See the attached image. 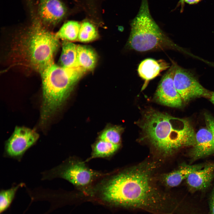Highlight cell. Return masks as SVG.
<instances>
[{"instance_id":"484cf974","label":"cell","mask_w":214,"mask_h":214,"mask_svg":"<svg viewBox=\"0 0 214 214\" xmlns=\"http://www.w3.org/2000/svg\"><path fill=\"white\" fill-rule=\"evenodd\" d=\"M185 0H180L178 2L177 6H179V5H180L182 7H182L183 6V5L184 4V3L185 2Z\"/></svg>"},{"instance_id":"603a6c76","label":"cell","mask_w":214,"mask_h":214,"mask_svg":"<svg viewBox=\"0 0 214 214\" xmlns=\"http://www.w3.org/2000/svg\"><path fill=\"white\" fill-rule=\"evenodd\" d=\"M210 209L211 214H214V187L213 191L210 199Z\"/></svg>"},{"instance_id":"7c38bea8","label":"cell","mask_w":214,"mask_h":214,"mask_svg":"<svg viewBox=\"0 0 214 214\" xmlns=\"http://www.w3.org/2000/svg\"><path fill=\"white\" fill-rule=\"evenodd\" d=\"M214 177V163L190 174L186 179V182L188 186L193 190H203L210 185Z\"/></svg>"},{"instance_id":"7a4b0ae2","label":"cell","mask_w":214,"mask_h":214,"mask_svg":"<svg viewBox=\"0 0 214 214\" xmlns=\"http://www.w3.org/2000/svg\"><path fill=\"white\" fill-rule=\"evenodd\" d=\"M140 126L145 137L164 154L195 143L196 133L186 119L151 110L145 114Z\"/></svg>"},{"instance_id":"6da1fadb","label":"cell","mask_w":214,"mask_h":214,"mask_svg":"<svg viewBox=\"0 0 214 214\" xmlns=\"http://www.w3.org/2000/svg\"><path fill=\"white\" fill-rule=\"evenodd\" d=\"M149 169L136 167L111 177L101 188L103 198L127 207L157 213L165 211L169 199L151 185Z\"/></svg>"},{"instance_id":"52a82bcc","label":"cell","mask_w":214,"mask_h":214,"mask_svg":"<svg viewBox=\"0 0 214 214\" xmlns=\"http://www.w3.org/2000/svg\"><path fill=\"white\" fill-rule=\"evenodd\" d=\"M174 82L183 102L185 103L196 97H209L210 95V92L200 84L193 70L183 68L177 63Z\"/></svg>"},{"instance_id":"cb8c5ba5","label":"cell","mask_w":214,"mask_h":214,"mask_svg":"<svg viewBox=\"0 0 214 214\" xmlns=\"http://www.w3.org/2000/svg\"><path fill=\"white\" fill-rule=\"evenodd\" d=\"M202 0H185V2L189 4L196 3Z\"/></svg>"},{"instance_id":"277c9868","label":"cell","mask_w":214,"mask_h":214,"mask_svg":"<svg viewBox=\"0 0 214 214\" xmlns=\"http://www.w3.org/2000/svg\"><path fill=\"white\" fill-rule=\"evenodd\" d=\"M127 45L138 52L171 50L194 56L175 43L160 29L151 16L148 0H141L138 13L131 23Z\"/></svg>"},{"instance_id":"5bb4252c","label":"cell","mask_w":214,"mask_h":214,"mask_svg":"<svg viewBox=\"0 0 214 214\" xmlns=\"http://www.w3.org/2000/svg\"><path fill=\"white\" fill-rule=\"evenodd\" d=\"M77 53L79 66L86 72L92 70L97 60L95 51L89 46L79 45H77Z\"/></svg>"},{"instance_id":"44dd1931","label":"cell","mask_w":214,"mask_h":214,"mask_svg":"<svg viewBox=\"0 0 214 214\" xmlns=\"http://www.w3.org/2000/svg\"><path fill=\"white\" fill-rule=\"evenodd\" d=\"M122 128L120 126L110 127L104 130L100 135L99 140L120 145Z\"/></svg>"},{"instance_id":"d4e9b609","label":"cell","mask_w":214,"mask_h":214,"mask_svg":"<svg viewBox=\"0 0 214 214\" xmlns=\"http://www.w3.org/2000/svg\"><path fill=\"white\" fill-rule=\"evenodd\" d=\"M209 98L210 101L214 105V92H210Z\"/></svg>"},{"instance_id":"9c48e42d","label":"cell","mask_w":214,"mask_h":214,"mask_svg":"<svg viewBox=\"0 0 214 214\" xmlns=\"http://www.w3.org/2000/svg\"><path fill=\"white\" fill-rule=\"evenodd\" d=\"M172 64L162 78L155 94L157 101L164 106L173 108L181 107L183 102L174 84V77L176 62Z\"/></svg>"},{"instance_id":"d6986e66","label":"cell","mask_w":214,"mask_h":214,"mask_svg":"<svg viewBox=\"0 0 214 214\" xmlns=\"http://www.w3.org/2000/svg\"><path fill=\"white\" fill-rule=\"evenodd\" d=\"M98 36L97 29L93 24L88 21H84L81 24L78 38L79 41L90 42L97 39Z\"/></svg>"},{"instance_id":"30bf717a","label":"cell","mask_w":214,"mask_h":214,"mask_svg":"<svg viewBox=\"0 0 214 214\" xmlns=\"http://www.w3.org/2000/svg\"><path fill=\"white\" fill-rule=\"evenodd\" d=\"M66 7L61 0H39L38 14L42 21L54 25L61 21L66 14Z\"/></svg>"},{"instance_id":"ffe728a7","label":"cell","mask_w":214,"mask_h":214,"mask_svg":"<svg viewBox=\"0 0 214 214\" xmlns=\"http://www.w3.org/2000/svg\"><path fill=\"white\" fill-rule=\"evenodd\" d=\"M23 185V183H20L10 189L1 191L0 193L1 213L4 212L9 207L15 197L17 191L19 188Z\"/></svg>"},{"instance_id":"8992f818","label":"cell","mask_w":214,"mask_h":214,"mask_svg":"<svg viewBox=\"0 0 214 214\" xmlns=\"http://www.w3.org/2000/svg\"><path fill=\"white\" fill-rule=\"evenodd\" d=\"M99 174L88 168L82 162L68 160L43 173V180L64 179L78 187L90 184Z\"/></svg>"},{"instance_id":"4fadbf2b","label":"cell","mask_w":214,"mask_h":214,"mask_svg":"<svg viewBox=\"0 0 214 214\" xmlns=\"http://www.w3.org/2000/svg\"><path fill=\"white\" fill-rule=\"evenodd\" d=\"M170 67L169 64L163 60H156L148 58L140 63L138 68V72L141 78L146 81H149Z\"/></svg>"},{"instance_id":"ac0fdd59","label":"cell","mask_w":214,"mask_h":214,"mask_svg":"<svg viewBox=\"0 0 214 214\" xmlns=\"http://www.w3.org/2000/svg\"><path fill=\"white\" fill-rule=\"evenodd\" d=\"M120 145L99 140L93 146L91 157L93 158L109 156L118 149Z\"/></svg>"},{"instance_id":"ba28073f","label":"cell","mask_w":214,"mask_h":214,"mask_svg":"<svg viewBox=\"0 0 214 214\" xmlns=\"http://www.w3.org/2000/svg\"><path fill=\"white\" fill-rule=\"evenodd\" d=\"M39 138V134L33 130L16 127L5 143L4 155L20 160L26 152L36 143Z\"/></svg>"},{"instance_id":"e0dca14e","label":"cell","mask_w":214,"mask_h":214,"mask_svg":"<svg viewBox=\"0 0 214 214\" xmlns=\"http://www.w3.org/2000/svg\"><path fill=\"white\" fill-rule=\"evenodd\" d=\"M81 24L77 21H70L65 23L55 34L59 39L74 41L78 40Z\"/></svg>"},{"instance_id":"7402d4cb","label":"cell","mask_w":214,"mask_h":214,"mask_svg":"<svg viewBox=\"0 0 214 214\" xmlns=\"http://www.w3.org/2000/svg\"><path fill=\"white\" fill-rule=\"evenodd\" d=\"M204 116L207 128L211 132L214 141V118L207 113H205Z\"/></svg>"},{"instance_id":"2e32d148","label":"cell","mask_w":214,"mask_h":214,"mask_svg":"<svg viewBox=\"0 0 214 214\" xmlns=\"http://www.w3.org/2000/svg\"><path fill=\"white\" fill-rule=\"evenodd\" d=\"M59 61L60 66L63 67H79L77 60V45L71 42L64 41Z\"/></svg>"},{"instance_id":"9a60e30c","label":"cell","mask_w":214,"mask_h":214,"mask_svg":"<svg viewBox=\"0 0 214 214\" xmlns=\"http://www.w3.org/2000/svg\"><path fill=\"white\" fill-rule=\"evenodd\" d=\"M203 167L201 164L183 165L179 169L167 174L165 178V183L169 187L177 186L186 179L190 174Z\"/></svg>"},{"instance_id":"5b68a950","label":"cell","mask_w":214,"mask_h":214,"mask_svg":"<svg viewBox=\"0 0 214 214\" xmlns=\"http://www.w3.org/2000/svg\"><path fill=\"white\" fill-rule=\"evenodd\" d=\"M20 44L21 52L27 65L40 73L54 62L59 39L40 22H36L23 36Z\"/></svg>"},{"instance_id":"8fae6325","label":"cell","mask_w":214,"mask_h":214,"mask_svg":"<svg viewBox=\"0 0 214 214\" xmlns=\"http://www.w3.org/2000/svg\"><path fill=\"white\" fill-rule=\"evenodd\" d=\"M192 147L190 155L193 160L214 153V141L212 133L208 129L201 128L196 133L195 142Z\"/></svg>"},{"instance_id":"3957f363","label":"cell","mask_w":214,"mask_h":214,"mask_svg":"<svg viewBox=\"0 0 214 214\" xmlns=\"http://www.w3.org/2000/svg\"><path fill=\"white\" fill-rule=\"evenodd\" d=\"M86 72L80 67H64L54 62L40 73L43 90L41 114L43 122L59 108Z\"/></svg>"}]
</instances>
